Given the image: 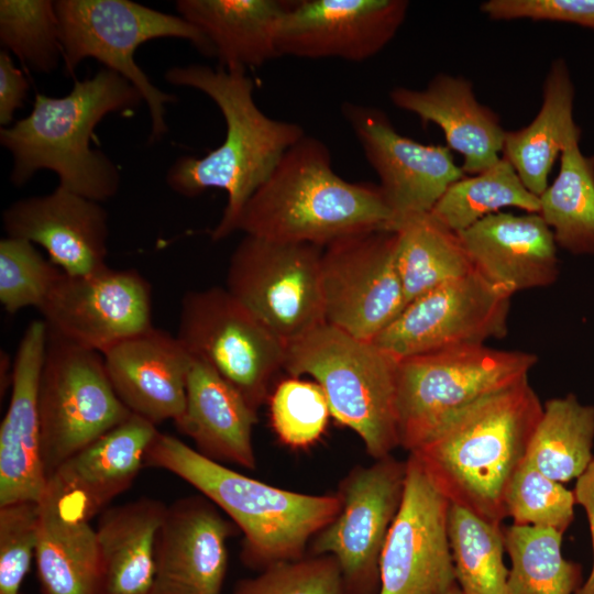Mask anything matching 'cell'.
Instances as JSON below:
<instances>
[{
  "mask_svg": "<svg viewBox=\"0 0 594 594\" xmlns=\"http://www.w3.org/2000/svg\"><path fill=\"white\" fill-rule=\"evenodd\" d=\"M450 504L409 454L403 501L381 558L380 594H447L457 584Z\"/></svg>",
  "mask_w": 594,
  "mask_h": 594,
  "instance_id": "16",
  "label": "cell"
},
{
  "mask_svg": "<svg viewBox=\"0 0 594 594\" xmlns=\"http://www.w3.org/2000/svg\"><path fill=\"white\" fill-rule=\"evenodd\" d=\"M165 79L206 94L223 116V142L204 157H179L166 176L170 189L188 198L211 188L227 193L222 217L210 233L213 241L222 240L235 231L249 199L286 151L306 135L305 130L298 123L270 118L257 107L254 82L245 69L191 64L169 68Z\"/></svg>",
  "mask_w": 594,
  "mask_h": 594,
  "instance_id": "1",
  "label": "cell"
},
{
  "mask_svg": "<svg viewBox=\"0 0 594 594\" xmlns=\"http://www.w3.org/2000/svg\"><path fill=\"white\" fill-rule=\"evenodd\" d=\"M29 90L24 74L14 66L8 51H0V124L8 125L23 106Z\"/></svg>",
  "mask_w": 594,
  "mask_h": 594,
  "instance_id": "44",
  "label": "cell"
},
{
  "mask_svg": "<svg viewBox=\"0 0 594 594\" xmlns=\"http://www.w3.org/2000/svg\"><path fill=\"white\" fill-rule=\"evenodd\" d=\"M63 271L19 238L6 237L0 241V302L14 315L21 309H40Z\"/></svg>",
  "mask_w": 594,
  "mask_h": 594,
  "instance_id": "40",
  "label": "cell"
},
{
  "mask_svg": "<svg viewBox=\"0 0 594 594\" xmlns=\"http://www.w3.org/2000/svg\"><path fill=\"white\" fill-rule=\"evenodd\" d=\"M166 507L158 499L141 497L99 515L100 594H153L155 540Z\"/></svg>",
  "mask_w": 594,
  "mask_h": 594,
  "instance_id": "29",
  "label": "cell"
},
{
  "mask_svg": "<svg viewBox=\"0 0 594 594\" xmlns=\"http://www.w3.org/2000/svg\"><path fill=\"white\" fill-rule=\"evenodd\" d=\"M47 337L45 321L32 320L12 361L10 400L0 426V506L20 501L38 502L46 488L38 383Z\"/></svg>",
  "mask_w": 594,
  "mask_h": 594,
  "instance_id": "21",
  "label": "cell"
},
{
  "mask_svg": "<svg viewBox=\"0 0 594 594\" xmlns=\"http://www.w3.org/2000/svg\"><path fill=\"white\" fill-rule=\"evenodd\" d=\"M288 4L280 0H179L176 8L205 34L220 67L246 70L279 57L277 28Z\"/></svg>",
  "mask_w": 594,
  "mask_h": 594,
  "instance_id": "27",
  "label": "cell"
},
{
  "mask_svg": "<svg viewBox=\"0 0 594 594\" xmlns=\"http://www.w3.org/2000/svg\"><path fill=\"white\" fill-rule=\"evenodd\" d=\"M581 134L572 136L560 154V168L539 197V215L558 246L575 255L594 254V155L580 148Z\"/></svg>",
  "mask_w": 594,
  "mask_h": 594,
  "instance_id": "31",
  "label": "cell"
},
{
  "mask_svg": "<svg viewBox=\"0 0 594 594\" xmlns=\"http://www.w3.org/2000/svg\"><path fill=\"white\" fill-rule=\"evenodd\" d=\"M40 504L20 501L0 506V594H20L38 541Z\"/></svg>",
  "mask_w": 594,
  "mask_h": 594,
  "instance_id": "42",
  "label": "cell"
},
{
  "mask_svg": "<svg viewBox=\"0 0 594 594\" xmlns=\"http://www.w3.org/2000/svg\"><path fill=\"white\" fill-rule=\"evenodd\" d=\"M341 112L378 176L394 228L406 218L430 213L447 189L466 175L447 145L399 134L382 109L344 102Z\"/></svg>",
  "mask_w": 594,
  "mask_h": 594,
  "instance_id": "17",
  "label": "cell"
},
{
  "mask_svg": "<svg viewBox=\"0 0 594 594\" xmlns=\"http://www.w3.org/2000/svg\"><path fill=\"white\" fill-rule=\"evenodd\" d=\"M396 232L373 230L322 249L326 323L373 341L403 310L406 299L396 266Z\"/></svg>",
  "mask_w": 594,
  "mask_h": 594,
  "instance_id": "14",
  "label": "cell"
},
{
  "mask_svg": "<svg viewBox=\"0 0 594 594\" xmlns=\"http://www.w3.org/2000/svg\"><path fill=\"white\" fill-rule=\"evenodd\" d=\"M145 466L173 473L221 509L243 535L242 563L257 571L305 557L311 539L340 510L337 493L314 495L270 485L166 433L154 438Z\"/></svg>",
  "mask_w": 594,
  "mask_h": 594,
  "instance_id": "4",
  "label": "cell"
},
{
  "mask_svg": "<svg viewBox=\"0 0 594 594\" xmlns=\"http://www.w3.org/2000/svg\"><path fill=\"white\" fill-rule=\"evenodd\" d=\"M408 8L406 0L289 1L277 28L279 57L366 61L395 37Z\"/></svg>",
  "mask_w": 594,
  "mask_h": 594,
  "instance_id": "18",
  "label": "cell"
},
{
  "mask_svg": "<svg viewBox=\"0 0 594 594\" xmlns=\"http://www.w3.org/2000/svg\"><path fill=\"white\" fill-rule=\"evenodd\" d=\"M320 246L244 235L226 288L286 344L326 323Z\"/></svg>",
  "mask_w": 594,
  "mask_h": 594,
  "instance_id": "11",
  "label": "cell"
},
{
  "mask_svg": "<svg viewBox=\"0 0 594 594\" xmlns=\"http://www.w3.org/2000/svg\"><path fill=\"white\" fill-rule=\"evenodd\" d=\"M38 383L41 450L48 477L72 455L125 421L100 352L50 332Z\"/></svg>",
  "mask_w": 594,
  "mask_h": 594,
  "instance_id": "9",
  "label": "cell"
},
{
  "mask_svg": "<svg viewBox=\"0 0 594 594\" xmlns=\"http://www.w3.org/2000/svg\"><path fill=\"white\" fill-rule=\"evenodd\" d=\"M480 8L495 21L529 19L594 30V0H487Z\"/></svg>",
  "mask_w": 594,
  "mask_h": 594,
  "instance_id": "43",
  "label": "cell"
},
{
  "mask_svg": "<svg viewBox=\"0 0 594 594\" xmlns=\"http://www.w3.org/2000/svg\"><path fill=\"white\" fill-rule=\"evenodd\" d=\"M594 406L570 393L547 400L531 436L526 462L543 475L566 483L593 461Z\"/></svg>",
  "mask_w": 594,
  "mask_h": 594,
  "instance_id": "32",
  "label": "cell"
},
{
  "mask_svg": "<svg viewBox=\"0 0 594 594\" xmlns=\"http://www.w3.org/2000/svg\"><path fill=\"white\" fill-rule=\"evenodd\" d=\"M158 432L132 414L67 459L48 477L46 490L90 521L133 484Z\"/></svg>",
  "mask_w": 594,
  "mask_h": 594,
  "instance_id": "24",
  "label": "cell"
},
{
  "mask_svg": "<svg viewBox=\"0 0 594 594\" xmlns=\"http://www.w3.org/2000/svg\"><path fill=\"white\" fill-rule=\"evenodd\" d=\"M573 491L532 468L526 460L512 477L506 491L507 517L513 524L552 529L560 534L574 518Z\"/></svg>",
  "mask_w": 594,
  "mask_h": 594,
  "instance_id": "39",
  "label": "cell"
},
{
  "mask_svg": "<svg viewBox=\"0 0 594 594\" xmlns=\"http://www.w3.org/2000/svg\"><path fill=\"white\" fill-rule=\"evenodd\" d=\"M101 354L114 392L132 414L155 426L182 416L193 356L176 336L153 326Z\"/></svg>",
  "mask_w": 594,
  "mask_h": 594,
  "instance_id": "22",
  "label": "cell"
},
{
  "mask_svg": "<svg viewBox=\"0 0 594 594\" xmlns=\"http://www.w3.org/2000/svg\"><path fill=\"white\" fill-rule=\"evenodd\" d=\"M458 235L473 268L512 296L559 276L558 245L539 213H493Z\"/></svg>",
  "mask_w": 594,
  "mask_h": 594,
  "instance_id": "23",
  "label": "cell"
},
{
  "mask_svg": "<svg viewBox=\"0 0 594 594\" xmlns=\"http://www.w3.org/2000/svg\"><path fill=\"white\" fill-rule=\"evenodd\" d=\"M406 460L392 454L355 465L339 482L340 510L310 541L307 554L333 556L346 594H380L381 558L399 510Z\"/></svg>",
  "mask_w": 594,
  "mask_h": 594,
  "instance_id": "12",
  "label": "cell"
},
{
  "mask_svg": "<svg viewBox=\"0 0 594 594\" xmlns=\"http://www.w3.org/2000/svg\"><path fill=\"white\" fill-rule=\"evenodd\" d=\"M510 299L473 270L406 304L373 342L398 361L485 344L507 334Z\"/></svg>",
  "mask_w": 594,
  "mask_h": 594,
  "instance_id": "13",
  "label": "cell"
},
{
  "mask_svg": "<svg viewBox=\"0 0 594 594\" xmlns=\"http://www.w3.org/2000/svg\"><path fill=\"white\" fill-rule=\"evenodd\" d=\"M142 100L129 80L108 68L76 80L65 97L36 94L31 113L0 130L1 145L13 157L10 180L21 186L38 169H50L69 191L98 202L112 198L120 173L90 140L107 114L132 110Z\"/></svg>",
  "mask_w": 594,
  "mask_h": 594,
  "instance_id": "5",
  "label": "cell"
},
{
  "mask_svg": "<svg viewBox=\"0 0 594 594\" xmlns=\"http://www.w3.org/2000/svg\"><path fill=\"white\" fill-rule=\"evenodd\" d=\"M35 552L41 594H100L101 562L96 528L45 488Z\"/></svg>",
  "mask_w": 594,
  "mask_h": 594,
  "instance_id": "28",
  "label": "cell"
},
{
  "mask_svg": "<svg viewBox=\"0 0 594 594\" xmlns=\"http://www.w3.org/2000/svg\"><path fill=\"white\" fill-rule=\"evenodd\" d=\"M394 223L378 185L340 177L327 145L304 135L249 199L235 231L324 248L352 234L393 230Z\"/></svg>",
  "mask_w": 594,
  "mask_h": 594,
  "instance_id": "3",
  "label": "cell"
},
{
  "mask_svg": "<svg viewBox=\"0 0 594 594\" xmlns=\"http://www.w3.org/2000/svg\"><path fill=\"white\" fill-rule=\"evenodd\" d=\"M55 10L67 76L74 75L81 61L91 57L124 77L148 107L150 141L160 140L167 132L166 105L176 98L150 81L135 63L134 53L144 42L178 37L190 42L205 56L215 57L205 34L183 16L130 0H58Z\"/></svg>",
  "mask_w": 594,
  "mask_h": 594,
  "instance_id": "7",
  "label": "cell"
},
{
  "mask_svg": "<svg viewBox=\"0 0 594 594\" xmlns=\"http://www.w3.org/2000/svg\"><path fill=\"white\" fill-rule=\"evenodd\" d=\"M388 96L397 108L442 130L447 146L463 157L466 175L482 173L501 160L506 130L498 114L479 101L469 79L439 73L422 89L395 87Z\"/></svg>",
  "mask_w": 594,
  "mask_h": 594,
  "instance_id": "25",
  "label": "cell"
},
{
  "mask_svg": "<svg viewBox=\"0 0 594 594\" xmlns=\"http://www.w3.org/2000/svg\"><path fill=\"white\" fill-rule=\"evenodd\" d=\"M508 207L539 213L540 200L526 188L513 165L502 156L488 169L473 176L465 175L453 183L430 215L458 234Z\"/></svg>",
  "mask_w": 594,
  "mask_h": 594,
  "instance_id": "34",
  "label": "cell"
},
{
  "mask_svg": "<svg viewBox=\"0 0 594 594\" xmlns=\"http://www.w3.org/2000/svg\"><path fill=\"white\" fill-rule=\"evenodd\" d=\"M447 594H462L458 584H455Z\"/></svg>",
  "mask_w": 594,
  "mask_h": 594,
  "instance_id": "46",
  "label": "cell"
},
{
  "mask_svg": "<svg viewBox=\"0 0 594 594\" xmlns=\"http://www.w3.org/2000/svg\"><path fill=\"white\" fill-rule=\"evenodd\" d=\"M38 310L50 332L100 353L153 327L151 285L131 268L63 272Z\"/></svg>",
  "mask_w": 594,
  "mask_h": 594,
  "instance_id": "15",
  "label": "cell"
},
{
  "mask_svg": "<svg viewBox=\"0 0 594 594\" xmlns=\"http://www.w3.org/2000/svg\"><path fill=\"white\" fill-rule=\"evenodd\" d=\"M231 594H346L337 559L330 554L282 561L240 580Z\"/></svg>",
  "mask_w": 594,
  "mask_h": 594,
  "instance_id": "41",
  "label": "cell"
},
{
  "mask_svg": "<svg viewBox=\"0 0 594 594\" xmlns=\"http://www.w3.org/2000/svg\"><path fill=\"white\" fill-rule=\"evenodd\" d=\"M176 337L256 411L267 403L275 377L285 367L287 344L226 287L187 292Z\"/></svg>",
  "mask_w": 594,
  "mask_h": 594,
  "instance_id": "10",
  "label": "cell"
},
{
  "mask_svg": "<svg viewBox=\"0 0 594 594\" xmlns=\"http://www.w3.org/2000/svg\"><path fill=\"white\" fill-rule=\"evenodd\" d=\"M235 524L204 495L166 507L155 540L153 594H221Z\"/></svg>",
  "mask_w": 594,
  "mask_h": 594,
  "instance_id": "19",
  "label": "cell"
},
{
  "mask_svg": "<svg viewBox=\"0 0 594 594\" xmlns=\"http://www.w3.org/2000/svg\"><path fill=\"white\" fill-rule=\"evenodd\" d=\"M0 43L35 72L57 68L63 48L55 1L1 0Z\"/></svg>",
  "mask_w": 594,
  "mask_h": 594,
  "instance_id": "37",
  "label": "cell"
},
{
  "mask_svg": "<svg viewBox=\"0 0 594 594\" xmlns=\"http://www.w3.org/2000/svg\"><path fill=\"white\" fill-rule=\"evenodd\" d=\"M398 362L373 341L323 323L287 344L284 371L312 377L331 416L354 431L377 460L399 447Z\"/></svg>",
  "mask_w": 594,
  "mask_h": 594,
  "instance_id": "6",
  "label": "cell"
},
{
  "mask_svg": "<svg viewBox=\"0 0 594 594\" xmlns=\"http://www.w3.org/2000/svg\"><path fill=\"white\" fill-rule=\"evenodd\" d=\"M574 85L563 58L552 62L542 86V103L526 127L506 131L503 157L515 168L526 188L540 197L557 157L566 142L581 134L573 119Z\"/></svg>",
  "mask_w": 594,
  "mask_h": 594,
  "instance_id": "30",
  "label": "cell"
},
{
  "mask_svg": "<svg viewBox=\"0 0 594 594\" xmlns=\"http://www.w3.org/2000/svg\"><path fill=\"white\" fill-rule=\"evenodd\" d=\"M256 422L257 411L244 397L212 367L193 358L185 409L174 424L193 440L195 449L216 462L254 470Z\"/></svg>",
  "mask_w": 594,
  "mask_h": 594,
  "instance_id": "26",
  "label": "cell"
},
{
  "mask_svg": "<svg viewBox=\"0 0 594 594\" xmlns=\"http://www.w3.org/2000/svg\"><path fill=\"white\" fill-rule=\"evenodd\" d=\"M536 354L463 345L400 360L397 374L399 447L411 452L455 415L525 378Z\"/></svg>",
  "mask_w": 594,
  "mask_h": 594,
  "instance_id": "8",
  "label": "cell"
},
{
  "mask_svg": "<svg viewBox=\"0 0 594 594\" xmlns=\"http://www.w3.org/2000/svg\"><path fill=\"white\" fill-rule=\"evenodd\" d=\"M542 407L525 378L462 410L409 454L451 504L502 524Z\"/></svg>",
  "mask_w": 594,
  "mask_h": 594,
  "instance_id": "2",
  "label": "cell"
},
{
  "mask_svg": "<svg viewBox=\"0 0 594 594\" xmlns=\"http://www.w3.org/2000/svg\"><path fill=\"white\" fill-rule=\"evenodd\" d=\"M504 534L512 564L505 594H575L582 569L563 557L562 534L515 524Z\"/></svg>",
  "mask_w": 594,
  "mask_h": 594,
  "instance_id": "35",
  "label": "cell"
},
{
  "mask_svg": "<svg viewBox=\"0 0 594 594\" xmlns=\"http://www.w3.org/2000/svg\"><path fill=\"white\" fill-rule=\"evenodd\" d=\"M575 503L581 505L587 517L593 564L591 573L586 581L582 583L575 594H594V459L587 466V469L576 479L575 487L573 490Z\"/></svg>",
  "mask_w": 594,
  "mask_h": 594,
  "instance_id": "45",
  "label": "cell"
},
{
  "mask_svg": "<svg viewBox=\"0 0 594 594\" xmlns=\"http://www.w3.org/2000/svg\"><path fill=\"white\" fill-rule=\"evenodd\" d=\"M396 232V266L406 304L474 268L459 235L430 213L404 219Z\"/></svg>",
  "mask_w": 594,
  "mask_h": 594,
  "instance_id": "33",
  "label": "cell"
},
{
  "mask_svg": "<svg viewBox=\"0 0 594 594\" xmlns=\"http://www.w3.org/2000/svg\"><path fill=\"white\" fill-rule=\"evenodd\" d=\"M448 536L457 584L462 594H505L509 569L502 524L450 504Z\"/></svg>",
  "mask_w": 594,
  "mask_h": 594,
  "instance_id": "36",
  "label": "cell"
},
{
  "mask_svg": "<svg viewBox=\"0 0 594 594\" xmlns=\"http://www.w3.org/2000/svg\"><path fill=\"white\" fill-rule=\"evenodd\" d=\"M2 221L7 237L41 245L67 275L108 266V213L98 201L57 186L48 195L14 201L3 211Z\"/></svg>",
  "mask_w": 594,
  "mask_h": 594,
  "instance_id": "20",
  "label": "cell"
},
{
  "mask_svg": "<svg viewBox=\"0 0 594 594\" xmlns=\"http://www.w3.org/2000/svg\"><path fill=\"white\" fill-rule=\"evenodd\" d=\"M267 404L270 422L277 439L293 450L318 442L331 416L327 397L318 383L288 376L272 389Z\"/></svg>",
  "mask_w": 594,
  "mask_h": 594,
  "instance_id": "38",
  "label": "cell"
}]
</instances>
